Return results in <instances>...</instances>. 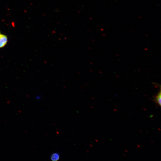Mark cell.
<instances>
[{"label": "cell", "mask_w": 161, "mask_h": 161, "mask_svg": "<svg viewBox=\"0 0 161 161\" xmlns=\"http://www.w3.org/2000/svg\"><path fill=\"white\" fill-rule=\"evenodd\" d=\"M153 101L156 103L158 104L160 106L161 105V93L160 89L159 92L157 95L155 96L154 97L153 99Z\"/></svg>", "instance_id": "7a4b0ae2"}, {"label": "cell", "mask_w": 161, "mask_h": 161, "mask_svg": "<svg viewBox=\"0 0 161 161\" xmlns=\"http://www.w3.org/2000/svg\"><path fill=\"white\" fill-rule=\"evenodd\" d=\"M50 158L52 161H57L60 158L59 154L57 153H54L51 155Z\"/></svg>", "instance_id": "3957f363"}, {"label": "cell", "mask_w": 161, "mask_h": 161, "mask_svg": "<svg viewBox=\"0 0 161 161\" xmlns=\"http://www.w3.org/2000/svg\"><path fill=\"white\" fill-rule=\"evenodd\" d=\"M1 34H0V35Z\"/></svg>", "instance_id": "277c9868"}, {"label": "cell", "mask_w": 161, "mask_h": 161, "mask_svg": "<svg viewBox=\"0 0 161 161\" xmlns=\"http://www.w3.org/2000/svg\"><path fill=\"white\" fill-rule=\"evenodd\" d=\"M7 41V36L4 35H0V48L4 47L6 44Z\"/></svg>", "instance_id": "6da1fadb"}]
</instances>
